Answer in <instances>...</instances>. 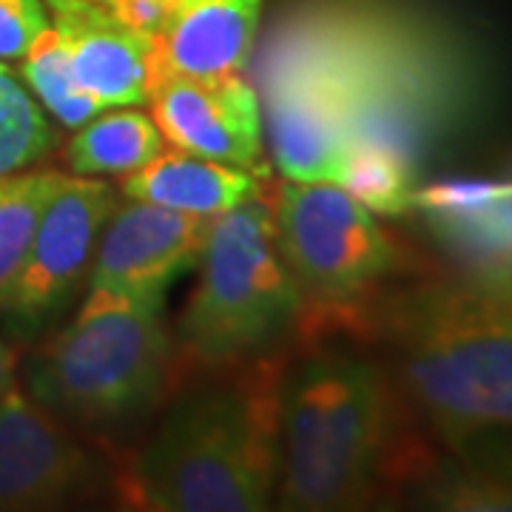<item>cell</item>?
<instances>
[{"label":"cell","mask_w":512,"mask_h":512,"mask_svg":"<svg viewBox=\"0 0 512 512\" xmlns=\"http://www.w3.org/2000/svg\"><path fill=\"white\" fill-rule=\"evenodd\" d=\"M256 80L279 171L339 183L359 148L419 171L424 151L481 109L487 66L427 0H293L268 29Z\"/></svg>","instance_id":"1"},{"label":"cell","mask_w":512,"mask_h":512,"mask_svg":"<svg viewBox=\"0 0 512 512\" xmlns=\"http://www.w3.org/2000/svg\"><path fill=\"white\" fill-rule=\"evenodd\" d=\"M441 450L382 359L342 333H299L279 396V504L365 510L421 487Z\"/></svg>","instance_id":"2"},{"label":"cell","mask_w":512,"mask_h":512,"mask_svg":"<svg viewBox=\"0 0 512 512\" xmlns=\"http://www.w3.org/2000/svg\"><path fill=\"white\" fill-rule=\"evenodd\" d=\"M342 336L382 350L407 407L461 467L512 476V316L464 279L393 285Z\"/></svg>","instance_id":"3"},{"label":"cell","mask_w":512,"mask_h":512,"mask_svg":"<svg viewBox=\"0 0 512 512\" xmlns=\"http://www.w3.org/2000/svg\"><path fill=\"white\" fill-rule=\"evenodd\" d=\"M285 348L177 365L154 433L123 461L117 495L134 510L254 512L279 478V396Z\"/></svg>","instance_id":"4"},{"label":"cell","mask_w":512,"mask_h":512,"mask_svg":"<svg viewBox=\"0 0 512 512\" xmlns=\"http://www.w3.org/2000/svg\"><path fill=\"white\" fill-rule=\"evenodd\" d=\"M177 382V348L163 308L86 293L72 325L26 365V390L57 419L114 430L160 407Z\"/></svg>","instance_id":"5"},{"label":"cell","mask_w":512,"mask_h":512,"mask_svg":"<svg viewBox=\"0 0 512 512\" xmlns=\"http://www.w3.org/2000/svg\"><path fill=\"white\" fill-rule=\"evenodd\" d=\"M200 262V285L174 342L177 365H217L285 348L302 316V293L279 254L271 180L214 217Z\"/></svg>","instance_id":"6"},{"label":"cell","mask_w":512,"mask_h":512,"mask_svg":"<svg viewBox=\"0 0 512 512\" xmlns=\"http://www.w3.org/2000/svg\"><path fill=\"white\" fill-rule=\"evenodd\" d=\"M279 254L302 293L296 333L342 330L393 285L424 274L413 254L342 185L271 183Z\"/></svg>","instance_id":"7"},{"label":"cell","mask_w":512,"mask_h":512,"mask_svg":"<svg viewBox=\"0 0 512 512\" xmlns=\"http://www.w3.org/2000/svg\"><path fill=\"white\" fill-rule=\"evenodd\" d=\"M117 208V191L103 180L57 177L40 211L32 242L9 285L0 311L20 333H35L55 319L89 274L97 239Z\"/></svg>","instance_id":"8"},{"label":"cell","mask_w":512,"mask_h":512,"mask_svg":"<svg viewBox=\"0 0 512 512\" xmlns=\"http://www.w3.org/2000/svg\"><path fill=\"white\" fill-rule=\"evenodd\" d=\"M214 217L131 200L114 208L89 268V291L163 308L165 291L194 268Z\"/></svg>","instance_id":"9"},{"label":"cell","mask_w":512,"mask_h":512,"mask_svg":"<svg viewBox=\"0 0 512 512\" xmlns=\"http://www.w3.org/2000/svg\"><path fill=\"white\" fill-rule=\"evenodd\" d=\"M97 478V461L66 421L15 382L0 393V510L55 507Z\"/></svg>","instance_id":"10"},{"label":"cell","mask_w":512,"mask_h":512,"mask_svg":"<svg viewBox=\"0 0 512 512\" xmlns=\"http://www.w3.org/2000/svg\"><path fill=\"white\" fill-rule=\"evenodd\" d=\"M151 120L165 143L217 163L251 168L262 151L259 97L239 72L160 77L151 86Z\"/></svg>","instance_id":"11"},{"label":"cell","mask_w":512,"mask_h":512,"mask_svg":"<svg viewBox=\"0 0 512 512\" xmlns=\"http://www.w3.org/2000/svg\"><path fill=\"white\" fill-rule=\"evenodd\" d=\"M410 211L421 214L470 282L512 296V183L447 180L416 188Z\"/></svg>","instance_id":"12"},{"label":"cell","mask_w":512,"mask_h":512,"mask_svg":"<svg viewBox=\"0 0 512 512\" xmlns=\"http://www.w3.org/2000/svg\"><path fill=\"white\" fill-rule=\"evenodd\" d=\"M49 9L83 92L100 106L146 103L154 86L151 37L126 26L109 0H49Z\"/></svg>","instance_id":"13"},{"label":"cell","mask_w":512,"mask_h":512,"mask_svg":"<svg viewBox=\"0 0 512 512\" xmlns=\"http://www.w3.org/2000/svg\"><path fill=\"white\" fill-rule=\"evenodd\" d=\"M262 0H191L151 40V74L214 77L251 60Z\"/></svg>","instance_id":"14"},{"label":"cell","mask_w":512,"mask_h":512,"mask_svg":"<svg viewBox=\"0 0 512 512\" xmlns=\"http://www.w3.org/2000/svg\"><path fill=\"white\" fill-rule=\"evenodd\" d=\"M259 185L262 180L251 168L217 163L183 148H171L128 171L120 183V194L128 200L154 202L185 214L220 217L228 208L254 197Z\"/></svg>","instance_id":"15"},{"label":"cell","mask_w":512,"mask_h":512,"mask_svg":"<svg viewBox=\"0 0 512 512\" xmlns=\"http://www.w3.org/2000/svg\"><path fill=\"white\" fill-rule=\"evenodd\" d=\"M165 137L143 111H111L86 120L63 151V163L72 174H128L163 151Z\"/></svg>","instance_id":"16"},{"label":"cell","mask_w":512,"mask_h":512,"mask_svg":"<svg viewBox=\"0 0 512 512\" xmlns=\"http://www.w3.org/2000/svg\"><path fill=\"white\" fill-rule=\"evenodd\" d=\"M55 148V131L18 74L0 63V177L26 171Z\"/></svg>","instance_id":"17"},{"label":"cell","mask_w":512,"mask_h":512,"mask_svg":"<svg viewBox=\"0 0 512 512\" xmlns=\"http://www.w3.org/2000/svg\"><path fill=\"white\" fill-rule=\"evenodd\" d=\"M60 171L37 168L0 177V291L20 268L32 242L40 211L55 188Z\"/></svg>","instance_id":"18"},{"label":"cell","mask_w":512,"mask_h":512,"mask_svg":"<svg viewBox=\"0 0 512 512\" xmlns=\"http://www.w3.org/2000/svg\"><path fill=\"white\" fill-rule=\"evenodd\" d=\"M20 77L32 86V92L63 126H83L86 120H92L94 111L103 109L92 94L83 92L80 83L74 80L69 57L63 52L55 26H49L37 37L29 55L23 57Z\"/></svg>","instance_id":"19"},{"label":"cell","mask_w":512,"mask_h":512,"mask_svg":"<svg viewBox=\"0 0 512 512\" xmlns=\"http://www.w3.org/2000/svg\"><path fill=\"white\" fill-rule=\"evenodd\" d=\"M336 185L350 191L373 214L399 217L410 211L416 191V171L387 151L359 148L345 160Z\"/></svg>","instance_id":"20"},{"label":"cell","mask_w":512,"mask_h":512,"mask_svg":"<svg viewBox=\"0 0 512 512\" xmlns=\"http://www.w3.org/2000/svg\"><path fill=\"white\" fill-rule=\"evenodd\" d=\"M49 26L43 0H0V60H23Z\"/></svg>","instance_id":"21"},{"label":"cell","mask_w":512,"mask_h":512,"mask_svg":"<svg viewBox=\"0 0 512 512\" xmlns=\"http://www.w3.org/2000/svg\"><path fill=\"white\" fill-rule=\"evenodd\" d=\"M191 0H109L114 15L140 35L154 37L174 20V15Z\"/></svg>","instance_id":"22"},{"label":"cell","mask_w":512,"mask_h":512,"mask_svg":"<svg viewBox=\"0 0 512 512\" xmlns=\"http://www.w3.org/2000/svg\"><path fill=\"white\" fill-rule=\"evenodd\" d=\"M20 365V348L0 339V393L15 382V373H18Z\"/></svg>","instance_id":"23"},{"label":"cell","mask_w":512,"mask_h":512,"mask_svg":"<svg viewBox=\"0 0 512 512\" xmlns=\"http://www.w3.org/2000/svg\"><path fill=\"white\" fill-rule=\"evenodd\" d=\"M498 299L504 302V308H507V313H510V316H512V296H498Z\"/></svg>","instance_id":"24"}]
</instances>
